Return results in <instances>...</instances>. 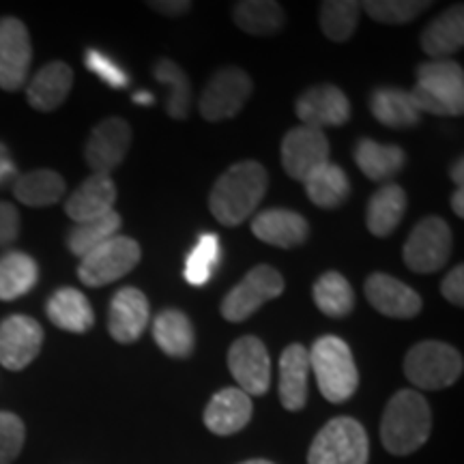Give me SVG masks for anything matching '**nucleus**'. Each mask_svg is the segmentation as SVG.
Listing matches in <instances>:
<instances>
[{
    "mask_svg": "<svg viewBox=\"0 0 464 464\" xmlns=\"http://www.w3.org/2000/svg\"><path fill=\"white\" fill-rule=\"evenodd\" d=\"M269 177L263 164L243 160L232 164L213 185L208 196V208L222 226H239L256 211L263 202Z\"/></svg>",
    "mask_w": 464,
    "mask_h": 464,
    "instance_id": "obj_1",
    "label": "nucleus"
},
{
    "mask_svg": "<svg viewBox=\"0 0 464 464\" xmlns=\"http://www.w3.org/2000/svg\"><path fill=\"white\" fill-rule=\"evenodd\" d=\"M432 430V413L420 392L402 390L390 400L381 421V440L393 456H409L426 445Z\"/></svg>",
    "mask_w": 464,
    "mask_h": 464,
    "instance_id": "obj_2",
    "label": "nucleus"
},
{
    "mask_svg": "<svg viewBox=\"0 0 464 464\" xmlns=\"http://www.w3.org/2000/svg\"><path fill=\"white\" fill-rule=\"evenodd\" d=\"M310 372H314L318 390L324 400L342 404L355 396L359 387V372L351 346L338 335H323L312 344Z\"/></svg>",
    "mask_w": 464,
    "mask_h": 464,
    "instance_id": "obj_3",
    "label": "nucleus"
},
{
    "mask_svg": "<svg viewBox=\"0 0 464 464\" xmlns=\"http://www.w3.org/2000/svg\"><path fill=\"white\" fill-rule=\"evenodd\" d=\"M420 112L437 116H462L464 73L450 58H434L417 67V84L411 91Z\"/></svg>",
    "mask_w": 464,
    "mask_h": 464,
    "instance_id": "obj_4",
    "label": "nucleus"
},
{
    "mask_svg": "<svg viewBox=\"0 0 464 464\" xmlns=\"http://www.w3.org/2000/svg\"><path fill=\"white\" fill-rule=\"evenodd\" d=\"M462 355L439 340H423L406 353L404 374L415 387L428 392L451 387L462 376Z\"/></svg>",
    "mask_w": 464,
    "mask_h": 464,
    "instance_id": "obj_5",
    "label": "nucleus"
},
{
    "mask_svg": "<svg viewBox=\"0 0 464 464\" xmlns=\"http://www.w3.org/2000/svg\"><path fill=\"white\" fill-rule=\"evenodd\" d=\"M370 440L353 417H335L312 440L307 464H368Z\"/></svg>",
    "mask_w": 464,
    "mask_h": 464,
    "instance_id": "obj_6",
    "label": "nucleus"
},
{
    "mask_svg": "<svg viewBox=\"0 0 464 464\" xmlns=\"http://www.w3.org/2000/svg\"><path fill=\"white\" fill-rule=\"evenodd\" d=\"M451 249H454V237L450 224L443 218L430 216L411 230L402 258L413 274H437L448 265Z\"/></svg>",
    "mask_w": 464,
    "mask_h": 464,
    "instance_id": "obj_7",
    "label": "nucleus"
},
{
    "mask_svg": "<svg viewBox=\"0 0 464 464\" xmlns=\"http://www.w3.org/2000/svg\"><path fill=\"white\" fill-rule=\"evenodd\" d=\"M140 256L142 249L138 241L116 235L103 246L92 249L91 254H86L84 258H80L78 277L91 288L108 286V284L131 274L140 263Z\"/></svg>",
    "mask_w": 464,
    "mask_h": 464,
    "instance_id": "obj_8",
    "label": "nucleus"
},
{
    "mask_svg": "<svg viewBox=\"0 0 464 464\" xmlns=\"http://www.w3.org/2000/svg\"><path fill=\"white\" fill-rule=\"evenodd\" d=\"M284 293V277L269 265L254 266L222 301V316L228 323L247 321L266 301Z\"/></svg>",
    "mask_w": 464,
    "mask_h": 464,
    "instance_id": "obj_9",
    "label": "nucleus"
},
{
    "mask_svg": "<svg viewBox=\"0 0 464 464\" xmlns=\"http://www.w3.org/2000/svg\"><path fill=\"white\" fill-rule=\"evenodd\" d=\"M252 78L241 67H224L208 80L200 95V114L208 123L232 119L252 95Z\"/></svg>",
    "mask_w": 464,
    "mask_h": 464,
    "instance_id": "obj_10",
    "label": "nucleus"
},
{
    "mask_svg": "<svg viewBox=\"0 0 464 464\" xmlns=\"http://www.w3.org/2000/svg\"><path fill=\"white\" fill-rule=\"evenodd\" d=\"M329 140L323 130L314 127H293L282 140L284 170L295 181L305 183L316 170L329 164Z\"/></svg>",
    "mask_w": 464,
    "mask_h": 464,
    "instance_id": "obj_11",
    "label": "nucleus"
},
{
    "mask_svg": "<svg viewBox=\"0 0 464 464\" xmlns=\"http://www.w3.org/2000/svg\"><path fill=\"white\" fill-rule=\"evenodd\" d=\"M228 368L237 385L249 398L263 396L271 385V359L265 342L256 335H243L228 348Z\"/></svg>",
    "mask_w": 464,
    "mask_h": 464,
    "instance_id": "obj_12",
    "label": "nucleus"
},
{
    "mask_svg": "<svg viewBox=\"0 0 464 464\" xmlns=\"http://www.w3.org/2000/svg\"><path fill=\"white\" fill-rule=\"evenodd\" d=\"M33 61L31 34L17 17L0 20V89L20 91L28 78Z\"/></svg>",
    "mask_w": 464,
    "mask_h": 464,
    "instance_id": "obj_13",
    "label": "nucleus"
},
{
    "mask_svg": "<svg viewBox=\"0 0 464 464\" xmlns=\"http://www.w3.org/2000/svg\"><path fill=\"white\" fill-rule=\"evenodd\" d=\"M44 346V329L24 314L7 316L0 323V363L11 372H20L37 359Z\"/></svg>",
    "mask_w": 464,
    "mask_h": 464,
    "instance_id": "obj_14",
    "label": "nucleus"
},
{
    "mask_svg": "<svg viewBox=\"0 0 464 464\" xmlns=\"http://www.w3.org/2000/svg\"><path fill=\"white\" fill-rule=\"evenodd\" d=\"M131 144V127L119 116L103 119L100 125L92 127L84 155L86 164L92 174H110L114 168L123 164L127 150Z\"/></svg>",
    "mask_w": 464,
    "mask_h": 464,
    "instance_id": "obj_15",
    "label": "nucleus"
},
{
    "mask_svg": "<svg viewBox=\"0 0 464 464\" xmlns=\"http://www.w3.org/2000/svg\"><path fill=\"white\" fill-rule=\"evenodd\" d=\"M301 125L324 130V127H340L351 119V103L344 91L334 84H318L307 89L295 103Z\"/></svg>",
    "mask_w": 464,
    "mask_h": 464,
    "instance_id": "obj_16",
    "label": "nucleus"
},
{
    "mask_svg": "<svg viewBox=\"0 0 464 464\" xmlns=\"http://www.w3.org/2000/svg\"><path fill=\"white\" fill-rule=\"evenodd\" d=\"M150 321V305L142 290L125 286L116 290L110 301L108 332L121 344H131L140 340Z\"/></svg>",
    "mask_w": 464,
    "mask_h": 464,
    "instance_id": "obj_17",
    "label": "nucleus"
},
{
    "mask_svg": "<svg viewBox=\"0 0 464 464\" xmlns=\"http://www.w3.org/2000/svg\"><path fill=\"white\" fill-rule=\"evenodd\" d=\"M363 290L374 310L390 318H415L423 307L420 295L393 276L372 274L365 280Z\"/></svg>",
    "mask_w": 464,
    "mask_h": 464,
    "instance_id": "obj_18",
    "label": "nucleus"
},
{
    "mask_svg": "<svg viewBox=\"0 0 464 464\" xmlns=\"http://www.w3.org/2000/svg\"><path fill=\"white\" fill-rule=\"evenodd\" d=\"M252 398L239 387H224L208 400L205 409V426L218 437L241 432L252 420Z\"/></svg>",
    "mask_w": 464,
    "mask_h": 464,
    "instance_id": "obj_19",
    "label": "nucleus"
},
{
    "mask_svg": "<svg viewBox=\"0 0 464 464\" xmlns=\"http://www.w3.org/2000/svg\"><path fill=\"white\" fill-rule=\"evenodd\" d=\"M252 232L266 246L293 249L305 243L310 224L304 216L290 208H266L252 219Z\"/></svg>",
    "mask_w": 464,
    "mask_h": 464,
    "instance_id": "obj_20",
    "label": "nucleus"
},
{
    "mask_svg": "<svg viewBox=\"0 0 464 464\" xmlns=\"http://www.w3.org/2000/svg\"><path fill=\"white\" fill-rule=\"evenodd\" d=\"M116 185L110 174H91L65 202L67 216L75 224L91 222L114 211Z\"/></svg>",
    "mask_w": 464,
    "mask_h": 464,
    "instance_id": "obj_21",
    "label": "nucleus"
},
{
    "mask_svg": "<svg viewBox=\"0 0 464 464\" xmlns=\"http://www.w3.org/2000/svg\"><path fill=\"white\" fill-rule=\"evenodd\" d=\"M73 86V69L63 61H52L34 73L26 86L28 103L39 112H52L65 103Z\"/></svg>",
    "mask_w": 464,
    "mask_h": 464,
    "instance_id": "obj_22",
    "label": "nucleus"
},
{
    "mask_svg": "<svg viewBox=\"0 0 464 464\" xmlns=\"http://www.w3.org/2000/svg\"><path fill=\"white\" fill-rule=\"evenodd\" d=\"M307 379H310V355L301 344L284 348L280 357V402L286 411L305 409L307 402Z\"/></svg>",
    "mask_w": 464,
    "mask_h": 464,
    "instance_id": "obj_23",
    "label": "nucleus"
},
{
    "mask_svg": "<svg viewBox=\"0 0 464 464\" xmlns=\"http://www.w3.org/2000/svg\"><path fill=\"white\" fill-rule=\"evenodd\" d=\"M353 158L359 170H362L370 181H392L402 172L406 164V153L398 144H381L370 138H362L355 144Z\"/></svg>",
    "mask_w": 464,
    "mask_h": 464,
    "instance_id": "obj_24",
    "label": "nucleus"
},
{
    "mask_svg": "<svg viewBox=\"0 0 464 464\" xmlns=\"http://www.w3.org/2000/svg\"><path fill=\"white\" fill-rule=\"evenodd\" d=\"M421 50L432 58H448L464 45V7L454 5L432 20L421 33Z\"/></svg>",
    "mask_w": 464,
    "mask_h": 464,
    "instance_id": "obj_25",
    "label": "nucleus"
},
{
    "mask_svg": "<svg viewBox=\"0 0 464 464\" xmlns=\"http://www.w3.org/2000/svg\"><path fill=\"white\" fill-rule=\"evenodd\" d=\"M52 324L69 334H86L95 323L91 301L78 288H61L45 305Z\"/></svg>",
    "mask_w": 464,
    "mask_h": 464,
    "instance_id": "obj_26",
    "label": "nucleus"
},
{
    "mask_svg": "<svg viewBox=\"0 0 464 464\" xmlns=\"http://www.w3.org/2000/svg\"><path fill=\"white\" fill-rule=\"evenodd\" d=\"M370 112L381 125L392 130H409L420 123L421 112L417 110L413 97L409 91L393 89V86H381L370 95Z\"/></svg>",
    "mask_w": 464,
    "mask_h": 464,
    "instance_id": "obj_27",
    "label": "nucleus"
},
{
    "mask_svg": "<svg viewBox=\"0 0 464 464\" xmlns=\"http://www.w3.org/2000/svg\"><path fill=\"white\" fill-rule=\"evenodd\" d=\"M406 194L396 183H385L381 189H376L372 198L368 202L365 211V226L374 237H390L402 222L406 213Z\"/></svg>",
    "mask_w": 464,
    "mask_h": 464,
    "instance_id": "obj_28",
    "label": "nucleus"
},
{
    "mask_svg": "<svg viewBox=\"0 0 464 464\" xmlns=\"http://www.w3.org/2000/svg\"><path fill=\"white\" fill-rule=\"evenodd\" d=\"M153 338L166 355L185 359L194 353V324L181 310H164L153 321Z\"/></svg>",
    "mask_w": 464,
    "mask_h": 464,
    "instance_id": "obj_29",
    "label": "nucleus"
},
{
    "mask_svg": "<svg viewBox=\"0 0 464 464\" xmlns=\"http://www.w3.org/2000/svg\"><path fill=\"white\" fill-rule=\"evenodd\" d=\"M65 179L54 170H33L14 181V196L26 207H50L65 196Z\"/></svg>",
    "mask_w": 464,
    "mask_h": 464,
    "instance_id": "obj_30",
    "label": "nucleus"
},
{
    "mask_svg": "<svg viewBox=\"0 0 464 464\" xmlns=\"http://www.w3.org/2000/svg\"><path fill=\"white\" fill-rule=\"evenodd\" d=\"M39 280V266L24 252L0 256V301H15L31 293Z\"/></svg>",
    "mask_w": 464,
    "mask_h": 464,
    "instance_id": "obj_31",
    "label": "nucleus"
},
{
    "mask_svg": "<svg viewBox=\"0 0 464 464\" xmlns=\"http://www.w3.org/2000/svg\"><path fill=\"white\" fill-rule=\"evenodd\" d=\"M232 20L247 34H276L282 31L286 14L274 0H243L232 9Z\"/></svg>",
    "mask_w": 464,
    "mask_h": 464,
    "instance_id": "obj_32",
    "label": "nucleus"
},
{
    "mask_svg": "<svg viewBox=\"0 0 464 464\" xmlns=\"http://www.w3.org/2000/svg\"><path fill=\"white\" fill-rule=\"evenodd\" d=\"M314 305L329 318H344L355 307V293L348 280L338 271H327L318 277L312 288Z\"/></svg>",
    "mask_w": 464,
    "mask_h": 464,
    "instance_id": "obj_33",
    "label": "nucleus"
},
{
    "mask_svg": "<svg viewBox=\"0 0 464 464\" xmlns=\"http://www.w3.org/2000/svg\"><path fill=\"white\" fill-rule=\"evenodd\" d=\"M304 185L307 198L321 208H335L344 205L348 194H351L348 174L338 164H332V161L312 174Z\"/></svg>",
    "mask_w": 464,
    "mask_h": 464,
    "instance_id": "obj_34",
    "label": "nucleus"
},
{
    "mask_svg": "<svg viewBox=\"0 0 464 464\" xmlns=\"http://www.w3.org/2000/svg\"><path fill=\"white\" fill-rule=\"evenodd\" d=\"M121 226H123V219H121L116 211H110L106 216L91 219V222L75 224L67 237L69 252H72L73 256L84 258L86 254L92 252V249H97L106 241L112 239V237L119 235Z\"/></svg>",
    "mask_w": 464,
    "mask_h": 464,
    "instance_id": "obj_35",
    "label": "nucleus"
},
{
    "mask_svg": "<svg viewBox=\"0 0 464 464\" xmlns=\"http://www.w3.org/2000/svg\"><path fill=\"white\" fill-rule=\"evenodd\" d=\"M158 82L170 86V95H168L166 110L172 119L183 121L188 119L191 108V84L188 73L183 72L177 63L170 58H160L153 69Z\"/></svg>",
    "mask_w": 464,
    "mask_h": 464,
    "instance_id": "obj_36",
    "label": "nucleus"
},
{
    "mask_svg": "<svg viewBox=\"0 0 464 464\" xmlns=\"http://www.w3.org/2000/svg\"><path fill=\"white\" fill-rule=\"evenodd\" d=\"M362 5L355 0H324L321 5V28L335 44H344L353 37L359 24Z\"/></svg>",
    "mask_w": 464,
    "mask_h": 464,
    "instance_id": "obj_37",
    "label": "nucleus"
},
{
    "mask_svg": "<svg viewBox=\"0 0 464 464\" xmlns=\"http://www.w3.org/2000/svg\"><path fill=\"white\" fill-rule=\"evenodd\" d=\"M219 258H222L219 237L213 232H205L185 258V280L191 286H207L218 271Z\"/></svg>",
    "mask_w": 464,
    "mask_h": 464,
    "instance_id": "obj_38",
    "label": "nucleus"
},
{
    "mask_svg": "<svg viewBox=\"0 0 464 464\" xmlns=\"http://www.w3.org/2000/svg\"><path fill=\"white\" fill-rule=\"evenodd\" d=\"M430 7L432 3H421V0H370L362 5L365 14L381 24H406Z\"/></svg>",
    "mask_w": 464,
    "mask_h": 464,
    "instance_id": "obj_39",
    "label": "nucleus"
},
{
    "mask_svg": "<svg viewBox=\"0 0 464 464\" xmlns=\"http://www.w3.org/2000/svg\"><path fill=\"white\" fill-rule=\"evenodd\" d=\"M26 428L15 413L0 411V464H11L24 448Z\"/></svg>",
    "mask_w": 464,
    "mask_h": 464,
    "instance_id": "obj_40",
    "label": "nucleus"
},
{
    "mask_svg": "<svg viewBox=\"0 0 464 464\" xmlns=\"http://www.w3.org/2000/svg\"><path fill=\"white\" fill-rule=\"evenodd\" d=\"M84 63H86V69H89V72L95 73L102 82L112 86V89H125V86H130V82H131L130 73H127L125 69L114 61V58L106 56L100 50H95V48L86 50Z\"/></svg>",
    "mask_w": 464,
    "mask_h": 464,
    "instance_id": "obj_41",
    "label": "nucleus"
},
{
    "mask_svg": "<svg viewBox=\"0 0 464 464\" xmlns=\"http://www.w3.org/2000/svg\"><path fill=\"white\" fill-rule=\"evenodd\" d=\"M20 235V213L11 202L0 200V247H7Z\"/></svg>",
    "mask_w": 464,
    "mask_h": 464,
    "instance_id": "obj_42",
    "label": "nucleus"
},
{
    "mask_svg": "<svg viewBox=\"0 0 464 464\" xmlns=\"http://www.w3.org/2000/svg\"><path fill=\"white\" fill-rule=\"evenodd\" d=\"M440 293L443 297L458 307L464 305V269L462 265H456L454 269L445 276L443 284H440Z\"/></svg>",
    "mask_w": 464,
    "mask_h": 464,
    "instance_id": "obj_43",
    "label": "nucleus"
},
{
    "mask_svg": "<svg viewBox=\"0 0 464 464\" xmlns=\"http://www.w3.org/2000/svg\"><path fill=\"white\" fill-rule=\"evenodd\" d=\"M17 177H20V174H17L14 160L9 158V149L0 142V188H5V185L11 181H15Z\"/></svg>",
    "mask_w": 464,
    "mask_h": 464,
    "instance_id": "obj_44",
    "label": "nucleus"
},
{
    "mask_svg": "<svg viewBox=\"0 0 464 464\" xmlns=\"http://www.w3.org/2000/svg\"><path fill=\"white\" fill-rule=\"evenodd\" d=\"M149 7L164 15H181L191 9V3L188 0H160V3H149Z\"/></svg>",
    "mask_w": 464,
    "mask_h": 464,
    "instance_id": "obj_45",
    "label": "nucleus"
},
{
    "mask_svg": "<svg viewBox=\"0 0 464 464\" xmlns=\"http://www.w3.org/2000/svg\"><path fill=\"white\" fill-rule=\"evenodd\" d=\"M450 174H451V181H454L458 188H462V185H464V161H462V158H458L454 164H451Z\"/></svg>",
    "mask_w": 464,
    "mask_h": 464,
    "instance_id": "obj_46",
    "label": "nucleus"
},
{
    "mask_svg": "<svg viewBox=\"0 0 464 464\" xmlns=\"http://www.w3.org/2000/svg\"><path fill=\"white\" fill-rule=\"evenodd\" d=\"M451 208H454L458 218H464V189L462 188H458L454 191V196H451Z\"/></svg>",
    "mask_w": 464,
    "mask_h": 464,
    "instance_id": "obj_47",
    "label": "nucleus"
},
{
    "mask_svg": "<svg viewBox=\"0 0 464 464\" xmlns=\"http://www.w3.org/2000/svg\"><path fill=\"white\" fill-rule=\"evenodd\" d=\"M131 100H133V103H138V106H153L155 103L153 92H149V91H138Z\"/></svg>",
    "mask_w": 464,
    "mask_h": 464,
    "instance_id": "obj_48",
    "label": "nucleus"
},
{
    "mask_svg": "<svg viewBox=\"0 0 464 464\" xmlns=\"http://www.w3.org/2000/svg\"><path fill=\"white\" fill-rule=\"evenodd\" d=\"M241 464H274V462H269V460H247V462H241Z\"/></svg>",
    "mask_w": 464,
    "mask_h": 464,
    "instance_id": "obj_49",
    "label": "nucleus"
}]
</instances>
